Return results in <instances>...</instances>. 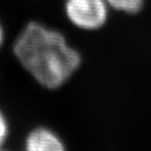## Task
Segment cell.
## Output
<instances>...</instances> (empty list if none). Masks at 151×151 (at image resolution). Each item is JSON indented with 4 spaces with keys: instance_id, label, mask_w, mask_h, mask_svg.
I'll return each instance as SVG.
<instances>
[{
    "instance_id": "6da1fadb",
    "label": "cell",
    "mask_w": 151,
    "mask_h": 151,
    "mask_svg": "<svg viewBox=\"0 0 151 151\" xmlns=\"http://www.w3.org/2000/svg\"><path fill=\"white\" fill-rule=\"evenodd\" d=\"M13 52L24 69L47 89L63 86L82 63L80 52L62 33L35 21L19 34Z\"/></svg>"
},
{
    "instance_id": "7a4b0ae2",
    "label": "cell",
    "mask_w": 151,
    "mask_h": 151,
    "mask_svg": "<svg viewBox=\"0 0 151 151\" xmlns=\"http://www.w3.org/2000/svg\"><path fill=\"white\" fill-rule=\"evenodd\" d=\"M64 11L69 21L84 31L101 28L108 17L105 0H65Z\"/></svg>"
},
{
    "instance_id": "3957f363",
    "label": "cell",
    "mask_w": 151,
    "mask_h": 151,
    "mask_svg": "<svg viewBox=\"0 0 151 151\" xmlns=\"http://www.w3.org/2000/svg\"><path fill=\"white\" fill-rule=\"evenodd\" d=\"M27 151H63L64 143L57 133L45 127H38L32 130L25 139Z\"/></svg>"
},
{
    "instance_id": "277c9868",
    "label": "cell",
    "mask_w": 151,
    "mask_h": 151,
    "mask_svg": "<svg viewBox=\"0 0 151 151\" xmlns=\"http://www.w3.org/2000/svg\"><path fill=\"white\" fill-rule=\"evenodd\" d=\"M105 1L112 9L128 14H135L139 12L144 3V0H105Z\"/></svg>"
},
{
    "instance_id": "5b68a950",
    "label": "cell",
    "mask_w": 151,
    "mask_h": 151,
    "mask_svg": "<svg viewBox=\"0 0 151 151\" xmlns=\"http://www.w3.org/2000/svg\"><path fill=\"white\" fill-rule=\"evenodd\" d=\"M9 122H7L3 112L0 110V149L2 148L3 145L6 143L7 137H9Z\"/></svg>"
},
{
    "instance_id": "8992f818",
    "label": "cell",
    "mask_w": 151,
    "mask_h": 151,
    "mask_svg": "<svg viewBox=\"0 0 151 151\" xmlns=\"http://www.w3.org/2000/svg\"><path fill=\"white\" fill-rule=\"evenodd\" d=\"M3 41H4V32H3V27L0 23V47L3 44Z\"/></svg>"
}]
</instances>
